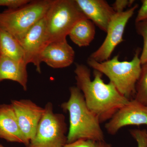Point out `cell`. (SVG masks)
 Returning a JSON list of instances; mask_svg holds the SVG:
<instances>
[{"mask_svg":"<svg viewBox=\"0 0 147 147\" xmlns=\"http://www.w3.org/2000/svg\"><path fill=\"white\" fill-rule=\"evenodd\" d=\"M74 71L76 87L84 95L88 108L97 116L100 123L109 120L130 101L121 94L112 82L105 83L100 71L94 70L92 80L90 70L85 65L76 63Z\"/></svg>","mask_w":147,"mask_h":147,"instance_id":"cell-1","label":"cell"},{"mask_svg":"<svg viewBox=\"0 0 147 147\" xmlns=\"http://www.w3.org/2000/svg\"><path fill=\"white\" fill-rule=\"evenodd\" d=\"M68 100L61 105L69 114V127L67 144L80 139L104 141L103 131L99 119L88 108L84 95L76 86L69 88Z\"/></svg>","mask_w":147,"mask_h":147,"instance_id":"cell-2","label":"cell"},{"mask_svg":"<svg viewBox=\"0 0 147 147\" xmlns=\"http://www.w3.org/2000/svg\"><path fill=\"white\" fill-rule=\"evenodd\" d=\"M140 49L136 50L130 61H120L119 55L102 62L88 59L90 67L105 74L119 92L129 100L136 94V85L141 74L142 63Z\"/></svg>","mask_w":147,"mask_h":147,"instance_id":"cell-3","label":"cell"},{"mask_svg":"<svg viewBox=\"0 0 147 147\" xmlns=\"http://www.w3.org/2000/svg\"><path fill=\"white\" fill-rule=\"evenodd\" d=\"M86 18L75 0H53L44 18L49 42L66 39L75 24Z\"/></svg>","mask_w":147,"mask_h":147,"instance_id":"cell-4","label":"cell"},{"mask_svg":"<svg viewBox=\"0 0 147 147\" xmlns=\"http://www.w3.org/2000/svg\"><path fill=\"white\" fill-rule=\"evenodd\" d=\"M52 2L31 1L18 8L7 9L0 12V27L18 39L44 18Z\"/></svg>","mask_w":147,"mask_h":147,"instance_id":"cell-5","label":"cell"},{"mask_svg":"<svg viewBox=\"0 0 147 147\" xmlns=\"http://www.w3.org/2000/svg\"><path fill=\"white\" fill-rule=\"evenodd\" d=\"M40 122L35 136L26 147H64L67 144V125L65 117L53 111L49 102Z\"/></svg>","mask_w":147,"mask_h":147,"instance_id":"cell-6","label":"cell"},{"mask_svg":"<svg viewBox=\"0 0 147 147\" xmlns=\"http://www.w3.org/2000/svg\"><path fill=\"white\" fill-rule=\"evenodd\" d=\"M138 7V5H135L123 12L116 13L109 24L104 41L88 59L99 63L110 59L116 47L123 41V37L127 24Z\"/></svg>","mask_w":147,"mask_h":147,"instance_id":"cell-7","label":"cell"},{"mask_svg":"<svg viewBox=\"0 0 147 147\" xmlns=\"http://www.w3.org/2000/svg\"><path fill=\"white\" fill-rule=\"evenodd\" d=\"M44 18L17 39L24 50V62L27 65L32 63L39 73H41L40 56L50 43Z\"/></svg>","mask_w":147,"mask_h":147,"instance_id":"cell-8","label":"cell"},{"mask_svg":"<svg viewBox=\"0 0 147 147\" xmlns=\"http://www.w3.org/2000/svg\"><path fill=\"white\" fill-rule=\"evenodd\" d=\"M141 125H147V106L134 99L118 110L105 127L108 134L115 135L124 127Z\"/></svg>","mask_w":147,"mask_h":147,"instance_id":"cell-9","label":"cell"},{"mask_svg":"<svg viewBox=\"0 0 147 147\" xmlns=\"http://www.w3.org/2000/svg\"><path fill=\"white\" fill-rule=\"evenodd\" d=\"M11 104L15 112L21 131L30 143L36 134L45 112L44 108L28 99L12 100Z\"/></svg>","mask_w":147,"mask_h":147,"instance_id":"cell-10","label":"cell"},{"mask_svg":"<svg viewBox=\"0 0 147 147\" xmlns=\"http://www.w3.org/2000/svg\"><path fill=\"white\" fill-rule=\"evenodd\" d=\"M86 16L95 26L106 32L110 21L116 12L105 0H75Z\"/></svg>","mask_w":147,"mask_h":147,"instance_id":"cell-11","label":"cell"},{"mask_svg":"<svg viewBox=\"0 0 147 147\" xmlns=\"http://www.w3.org/2000/svg\"><path fill=\"white\" fill-rule=\"evenodd\" d=\"M75 52L67 39L53 41L45 47L40 56V61L55 69L65 68L71 65Z\"/></svg>","mask_w":147,"mask_h":147,"instance_id":"cell-12","label":"cell"},{"mask_svg":"<svg viewBox=\"0 0 147 147\" xmlns=\"http://www.w3.org/2000/svg\"><path fill=\"white\" fill-rule=\"evenodd\" d=\"M0 138L8 142L21 143L26 147L29 144L21 131L11 104L0 105Z\"/></svg>","mask_w":147,"mask_h":147,"instance_id":"cell-13","label":"cell"},{"mask_svg":"<svg viewBox=\"0 0 147 147\" xmlns=\"http://www.w3.org/2000/svg\"><path fill=\"white\" fill-rule=\"evenodd\" d=\"M27 65L24 61L0 56V82L5 80L14 81L20 84L24 90L27 91Z\"/></svg>","mask_w":147,"mask_h":147,"instance_id":"cell-14","label":"cell"},{"mask_svg":"<svg viewBox=\"0 0 147 147\" xmlns=\"http://www.w3.org/2000/svg\"><path fill=\"white\" fill-rule=\"evenodd\" d=\"M95 34V25L90 20L86 18L75 24L68 36L74 44L79 47H83L90 44Z\"/></svg>","mask_w":147,"mask_h":147,"instance_id":"cell-15","label":"cell"},{"mask_svg":"<svg viewBox=\"0 0 147 147\" xmlns=\"http://www.w3.org/2000/svg\"><path fill=\"white\" fill-rule=\"evenodd\" d=\"M0 56L24 61V53L17 40L0 27Z\"/></svg>","mask_w":147,"mask_h":147,"instance_id":"cell-16","label":"cell"},{"mask_svg":"<svg viewBox=\"0 0 147 147\" xmlns=\"http://www.w3.org/2000/svg\"><path fill=\"white\" fill-rule=\"evenodd\" d=\"M134 99L147 106V63L142 65L140 77L136 85Z\"/></svg>","mask_w":147,"mask_h":147,"instance_id":"cell-17","label":"cell"},{"mask_svg":"<svg viewBox=\"0 0 147 147\" xmlns=\"http://www.w3.org/2000/svg\"><path fill=\"white\" fill-rule=\"evenodd\" d=\"M135 28L138 34L143 38V49L140 56L142 65L147 63V20L135 23Z\"/></svg>","mask_w":147,"mask_h":147,"instance_id":"cell-18","label":"cell"},{"mask_svg":"<svg viewBox=\"0 0 147 147\" xmlns=\"http://www.w3.org/2000/svg\"><path fill=\"white\" fill-rule=\"evenodd\" d=\"M64 147H112V146L105 141L80 139L73 143L67 144Z\"/></svg>","mask_w":147,"mask_h":147,"instance_id":"cell-19","label":"cell"},{"mask_svg":"<svg viewBox=\"0 0 147 147\" xmlns=\"http://www.w3.org/2000/svg\"><path fill=\"white\" fill-rule=\"evenodd\" d=\"M130 133L137 142L138 147H147V131L146 129H131Z\"/></svg>","mask_w":147,"mask_h":147,"instance_id":"cell-20","label":"cell"},{"mask_svg":"<svg viewBox=\"0 0 147 147\" xmlns=\"http://www.w3.org/2000/svg\"><path fill=\"white\" fill-rule=\"evenodd\" d=\"M30 0H0V7H6L7 9H15L30 2Z\"/></svg>","mask_w":147,"mask_h":147,"instance_id":"cell-21","label":"cell"},{"mask_svg":"<svg viewBox=\"0 0 147 147\" xmlns=\"http://www.w3.org/2000/svg\"><path fill=\"white\" fill-rule=\"evenodd\" d=\"M134 2L133 0H117L111 6L116 13H119L125 11L124 9L131 6Z\"/></svg>","mask_w":147,"mask_h":147,"instance_id":"cell-22","label":"cell"},{"mask_svg":"<svg viewBox=\"0 0 147 147\" xmlns=\"http://www.w3.org/2000/svg\"><path fill=\"white\" fill-rule=\"evenodd\" d=\"M142 5L139 9L135 19V23L147 20V0L142 1Z\"/></svg>","mask_w":147,"mask_h":147,"instance_id":"cell-23","label":"cell"},{"mask_svg":"<svg viewBox=\"0 0 147 147\" xmlns=\"http://www.w3.org/2000/svg\"><path fill=\"white\" fill-rule=\"evenodd\" d=\"M0 147H6L4 146H3V145H2L1 144H0Z\"/></svg>","mask_w":147,"mask_h":147,"instance_id":"cell-24","label":"cell"}]
</instances>
